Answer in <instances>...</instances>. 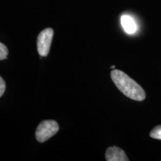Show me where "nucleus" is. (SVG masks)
<instances>
[{
	"label": "nucleus",
	"instance_id": "5",
	"mask_svg": "<svg viewBox=\"0 0 161 161\" xmlns=\"http://www.w3.org/2000/svg\"><path fill=\"white\" fill-rule=\"evenodd\" d=\"M121 24L122 28L128 35H132L137 31V25L134 19L129 15H122L121 17Z\"/></svg>",
	"mask_w": 161,
	"mask_h": 161
},
{
	"label": "nucleus",
	"instance_id": "8",
	"mask_svg": "<svg viewBox=\"0 0 161 161\" xmlns=\"http://www.w3.org/2000/svg\"><path fill=\"white\" fill-rule=\"evenodd\" d=\"M6 88V84L5 80H3V78L0 76V97L3 95L4 92L5 91Z\"/></svg>",
	"mask_w": 161,
	"mask_h": 161
},
{
	"label": "nucleus",
	"instance_id": "9",
	"mask_svg": "<svg viewBox=\"0 0 161 161\" xmlns=\"http://www.w3.org/2000/svg\"><path fill=\"white\" fill-rule=\"evenodd\" d=\"M111 68H112V69H114V68H115V66H112Z\"/></svg>",
	"mask_w": 161,
	"mask_h": 161
},
{
	"label": "nucleus",
	"instance_id": "6",
	"mask_svg": "<svg viewBox=\"0 0 161 161\" xmlns=\"http://www.w3.org/2000/svg\"><path fill=\"white\" fill-rule=\"evenodd\" d=\"M151 137L154 139H158V140H161V125L157 126L154 128L150 132Z\"/></svg>",
	"mask_w": 161,
	"mask_h": 161
},
{
	"label": "nucleus",
	"instance_id": "7",
	"mask_svg": "<svg viewBox=\"0 0 161 161\" xmlns=\"http://www.w3.org/2000/svg\"><path fill=\"white\" fill-rule=\"evenodd\" d=\"M8 55V49L5 45L0 42V60H5Z\"/></svg>",
	"mask_w": 161,
	"mask_h": 161
},
{
	"label": "nucleus",
	"instance_id": "3",
	"mask_svg": "<svg viewBox=\"0 0 161 161\" xmlns=\"http://www.w3.org/2000/svg\"><path fill=\"white\" fill-rule=\"evenodd\" d=\"M54 31L51 28L44 29L38 35L37 46L38 54L41 57H46L50 51Z\"/></svg>",
	"mask_w": 161,
	"mask_h": 161
},
{
	"label": "nucleus",
	"instance_id": "2",
	"mask_svg": "<svg viewBox=\"0 0 161 161\" xmlns=\"http://www.w3.org/2000/svg\"><path fill=\"white\" fill-rule=\"evenodd\" d=\"M59 130V125L55 120H44L38 125L35 136L39 142H44L52 137Z\"/></svg>",
	"mask_w": 161,
	"mask_h": 161
},
{
	"label": "nucleus",
	"instance_id": "1",
	"mask_svg": "<svg viewBox=\"0 0 161 161\" xmlns=\"http://www.w3.org/2000/svg\"><path fill=\"white\" fill-rule=\"evenodd\" d=\"M110 76L116 87L127 97L136 101L145 99L146 92L142 86L125 72L118 69H114L110 73Z\"/></svg>",
	"mask_w": 161,
	"mask_h": 161
},
{
	"label": "nucleus",
	"instance_id": "4",
	"mask_svg": "<svg viewBox=\"0 0 161 161\" xmlns=\"http://www.w3.org/2000/svg\"><path fill=\"white\" fill-rule=\"evenodd\" d=\"M105 158L108 161H128L125 152L117 146H111L105 152Z\"/></svg>",
	"mask_w": 161,
	"mask_h": 161
}]
</instances>
